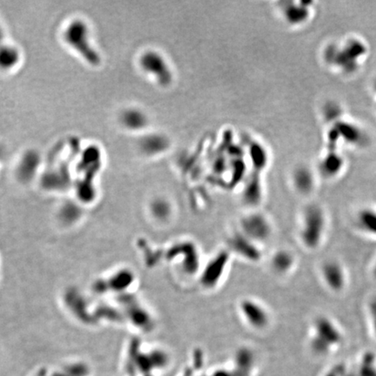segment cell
<instances>
[{
  "label": "cell",
  "instance_id": "6da1fadb",
  "mask_svg": "<svg viewBox=\"0 0 376 376\" xmlns=\"http://www.w3.org/2000/svg\"><path fill=\"white\" fill-rule=\"evenodd\" d=\"M328 229V216L317 204H310L303 209L299 224V242L307 250L321 248Z\"/></svg>",
  "mask_w": 376,
  "mask_h": 376
},
{
  "label": "cell",
  "instance_id": "7a4b0ae2",
  "mask_svg": "<svg viewBox=\"0 0 376 376\" xmlns=\"http://www.w3.org/2000/svg\"><path fill=\"white\" fill-rule=\"evenodd\" d=\"M65 44L92 66H98L101 58L92 43L91 31L85 20L81 19L71 20L64 29Z\"/></svg>",
  "mask_w": 376,
  "mask_h": 376
},
{
  "label": "cell",
  "instance_id": "3957f363",
  "mask_svg": "<svg viewBox=\"0 0 376 376\" xmlns=\"http://www.w3.org/2000/svg\"><path fill=\"white\" fill-rule=\"evenodd\" d=\"M311 344L315 350L325 353L337 347L343 340L340 326L333 319L321 315L315 319L312 324Z\"/></svg>",
  "mask_w": 376,
  "mask_h": 376
},
{
  "label": "cell",
  "instance_id": "277c9868",
  "mask_svg": "<svg viewBox=\"0 0 376 376\" xmlns=\"http://www.w3.org/2000/svg\"><path fill=\"white\" fill-rule=\"evenodd\" d=\"M168 258L174 261L180 273L186 276H198L202 263L200 261L199 248L191 241H180L170 248Z\"/></svg>",
  "mask_w": 376,
  "mask_h": 376
},
{
  "label": "cell",
  "instance_id": "5b68a950",
  "mask_svg": "<svg viewBox=\"0 0 376 376\" xmlns=\"http://www.w3.org/2000/svg\"><path fill=\"white\" fill-rule=\"evenodd\" d=\"M238 230L255 243L262 246L272 238L273 225L268 216L254 209L240 219Z\"/></svg>",
  "mask_w": 376,
  "mask_h": 376
},
{
  "label": "cell",
  "instance_id": "8992f818",
  "mask_svg": "<svg viewBox=\"0 0 376 376\" xmlns=\"http://www.w3.org/2000/svg\"><path fill=\"white\" fill-rule=\"evenodd\" d=\"M231 261V253L228 249L220 250L205 265H202L198 280L200 286L206 290L215 289L225 277Z\"/></svg>",
  "mask_w": 376,
  "mask_h": 376
},
{
  "label": "cell",
  "instance_id": "52a82bcc",
  "mask_svg": "<svg viewBox=\"0 0 376 376\" xmlns=\"http://www.w3.org/2000/svg\"><path fill=\"white\" fill-rule=\"evenodd\" d=\"M239 315L248 328L263 331L270 327L272 315L267 306L254 298H243L238 303Z\"/></svg>",
  "mask_w": 376,
  "mask_h": 376
},
{
  "label": "cell",
  "instance_id": "ba28073f",
  "mask_svg": "<svg viewBox=\"0 0 376 376\" xmlns=\"http://www.w3.org/2000/svg\"><path fill=\"white\" fill-rule=\"evenodd\" d=\"M142 71L150 75L161 86H167L173 81V73L164 57L155 51L145 52L139 58Z\"/></svg>",
  "mask_w": 376,
  "mask_h": 376
},
{
  "label": "cell",
  "instance_id": "9c48e42d",
  "mask_svg": "<svg viewBox=\"0 0 376 376\" xmlns=\"http://www.w3.org/2000/svg\"><path fill=\"white\" fill-rule=\"evenodd\" d=\"M228 246L229 248L227 249L231 254H235L248 262L257 263L262 259L261 245L245 236L238 229L229 236Z\"/></svg>",
  "mask_w": 376,
  "mask_h": 376
},
{
  "label": "cell",
  "instance_id": "30bf717a",
  "mask_svg": "<svg viewBox=\"0 0 376 376\" xmlns=\"http://www.w3.org/2000/svg\"><path fill=\"white\" fill-rule=\"evenodd\" d=\"M321 277L325 286L331 292H341L347 286V274L344 266L335 260H329L322 264Z\"/></svg>",
  "mask_w": 376,
  "mask_h": 376
},
{
  "label": "cell",
  "instance_id": "8fae6325",
  "mask_svg": "<svg viewBox=\"0 0 376 376\" xmlns=\"http://www.w3.org/2000/svg\"><path fill=\"white\" fill-rule=\"evenodd\" d=\"M268 262L273 273L279 276H286L294 270L296 257L289 249L280 248L271 254Z\"/></svg>",
  "mask_w": 376,
  "mask_h": 376
},
{
  "label": "cell",
  "instance_id": "7c38bea8",
  "mask_svg": "<svg viewBox=\"0 0 376 376\" xmlns=\"http://www.w3.org/2000/svg\"><path fill=\"white\" fill-rule=\"evenodd\" d=\"M119 122L128 131L140 132L147 127L149 119L146 113L142 110L129 107L120 113Z\"/></svg>",
  "mask_w": 376,
  "mask_h": 376
},
{
  "label": "cell",
  "instance_id": "4fadbf2b",
  "mask_svg": "<svg viewBox=\"0 0 376 376\" xmlns=\"http://www.w3.org/2000/svg\"><path fill=\"white\" fill-rule=\"evenodd\" d=\"M170 145L169 139L161 133H150L143 136L138 142L139 150L146 156H156L167 151Z\"/></svg>",
  "mask_w": 376,
  "mask_h": 376
},
{
  "label": "cell",
  "instance_id": "5bb4252c",
  "mask_svg": "<svg viewBox=\"0 0 376 376\" xmlns=\"http://www.w3.org/2000/svg\"><path fill=\"white\" fill-rule=\"evenodd\" d=\"M355 224L364 235L376 239V209H360L355 216Z\"/></svg>",
  "mask_w": 376,
  "mask_h": 376
},
{
  "label": "cell",
  "instance_id": "9a60e30c",
  "mask_svg": "<svg viewBox=\"0 0 376 376\" xmlns=\"http://www.w3.org/2000/svg\"><path fill=\"white\" fill-rule=\"evenodd\" d=\"M312 174L304 167L296 169L292 175V182L296 191L300 194L306 195L312 192L315 187Z\"/></svg>",
  "mask_w": 376,
  "mask_h": 376
},
{
  "label": "cell",
  "instance_id": "2e32d148",
  "mask_svg": "<svg viewBox=\"0 0 376 376\" xmlns=\"http://www.w3.org/2000/svg\"><path fill=\"white\" fill-rule=\"evenodd\" d=\"M151 209L153 214L159 221L167 223L174 219L175 208L169 199L166 198L155 199L152 203Z\"/></svg>",
  "mask_w": 376,
  "mask_h": 376
},
{
  "label": "cell",
  "instance_id": "e0dca14e",
  "mask_svg": "<svg viewBox=\"0 0 376 376\" xmlns=\"http://www.w3.org/2000/svg\"><path fill=\"white\" fill-rule=\"evenodd\" d=\"M20 52L13 45H0V69L10 71L20 61Z\"/></svg>",
  "mask_w": 376,
  "mask_h": 376
},
{
  "label": "cell",
  "instance_id": "ac0fdd59",
  "mask_svg": "<svg viewBox=\"0 0 376 376\" xmlns=\"http://www.w3.org/2000/svg\"><path fill=\"white\" fill-rule=\"evenodd\" d=\"M40 161L41 159L39 153L33 150L26 152L20 160V164L18 167L19 174L25 176L32 175V174H34L36 170L39 168Z\"/></svg>",
  "mask_w": 376,
  "mask_h": 376
},
{
  "label": "cell",
  "instance_id": "d6986e66",
  "mask_svg": "<svg viewBox=\"0 0 376 376\" xmlns=\"http://www.w3.org/2000/svg\"><path fill=\"white\" fill-rule=\"evenodd\" d=\"M261 199V187L258 181L251 182L243 192V201L251 207L257 206Z\"/></svg>",
  "mask_w": 376,
  "mask_h": 376
},
{
  "label": "cell",
  "instance_id": "ffe728a7",
  "mask_svg": "<svg viewBox=\"0 0 376 376\" xmlns=\"http://www.w3.org/2000/svg\"><path fill=\"white\" fill-rule=\"evenodd\" d=\"M367 309H368L370 326L372 328L373 334L376 336V296L370 299Z\"/></svg>",
  "mask_w": 376,
  "mask_h": 376
},
{
  "label": "cell",
  "instance_id": "44dd1931",
  "mask_svg": "<svg viewBox=\"0 0 376 376\" xmlns=\"http://www.w3.org/2000/svg\"><path fill=\"white\" fill-rule=\"evenodd\" d=\"M372 274H373L374 280H376V260L374 261V263H373V268H372Z\"/></svg>",
  "mask_w": 376,
  "mask_h": 376
}]
</instances>
